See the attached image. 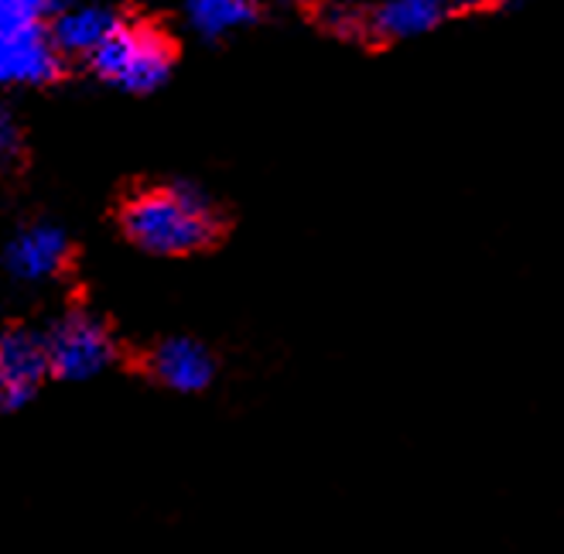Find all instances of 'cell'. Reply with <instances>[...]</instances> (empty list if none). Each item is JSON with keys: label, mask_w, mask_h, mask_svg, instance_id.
Instances as JSON below:
<instances>
[{"label": "cell", "mask_w": 564, "mask_h": 554, "mask_svg": "<svg viewBox=\"0 0 564 554\" xmlns=\"http://www.w3.org/2000/svg\"><path fill=\"white\" fill-rule=\"evenodd\" d=\"M120 226L130 243L154 257H185L213 247L223 216L206 188L169 182L130 195L120 209Z\"/></svg>", "instance_id": "cell-1"}, {"label": "cell", "mask_w": 564, "mask_h": 554, "mask_svg": "<svg viewBox=\"0 0 564 554\" xmlns=\"http://www.w3.org/2000/svg\"><path fill=\"white\" fill-rule=\"evenodd\" d=\"M93 73L123 93H154L175 69V45L151 21H123L117 35L93 58Z\"/></svg>", "instance_id": "cell-2"}, {"label": "cell", "mask_w": 564, "mask_h": 554, "mask_svg": "<svg viewBox=\"0 0 564 554\" xmlns=\"http://www.w3.org/2000/svg\"><path fill=\"white\" fill-rule=\"evenodd\" d=\"M45 349H48L52 377L69 383L93 380L104 370H110V363L117 360V343L110 329L89 312L62 315L45 336Z\"/></svg>", "instance_id": "cell-3"}, {"label": "cell", "mask_w": 564, "mask_h": 554, "mask_svg": "<svg viewBox=\"0 0 564 554\" xmlns=\"http://www.w3.org/2000/svg\"><path fill=\"white\" fill-rule=\"evenodd\" d=\"M45 336L31 329L0 333V411H18L39 394L48 377Z\"/></svg>", "instance_id": "cell-4"}, {"label": "cell", "mask_w": 564, "mask_h": 554, "mask_svg": "<svg viewBox=\"0 0 564 554\" xmlns=\"http://www.w3.org/2000/svg\"><path fill=\"white\" fill-rule=\"evenodd\" d=\"M65 260H69V237H65V230L55 222L24 226L4 250V264L11 278L28 281V284L55 278L65 268Z\"/></svg>", "instance_id": "cell-5"}, {"label": "cell", "mask_w": 564, "mask_h": 554, "mask_svg": "<svg viewBox=\"0 0 564 554\" xmlns=\"http://www.w3.org/2000/svg\"><path fill=\"white\" fill-rule=\"evenodd\" d=\"M455 14L458 4L448 0H380L370 4V42H414Z\"/></svg>", "instance_id": "cell-6"}, {"label": "cell", "mask_w": 564, "mask_h": 554, "mask_svg": "<svg viewBox=\"0 0 564 554\" xmlns=\"http://www.w3.org/2000/svg\"><path fill=\"white\" fill-rule=\"evenodd\" d=\"M151 377L175 390V394H198V390H206L216 377V360L213 352L195 343L188 336H172L164 339L151 349Z\"/></svg>", "instance_id": "cell-7"}, {"label": "cell", "mask_w": 564, "mask_h": 554, "mask_svg": "<svg viewBox=\"0 0 564 554\" xmlns=\"http://www.w3.org/2000/svg\"><path fill=\"white\" fill-rule=\"evenodd\" d=\"M58 48L45 28L0 35V86H45L58 76Z\"/></svg>", "instance_id": "cell-8"}, {"label": "cell", "mask_w": 564, "mask_h": 554, "mask_svg": "<svg viewBox=\"0 0 564 554\" xmlns=\"http://www.w3.org/2000/svg\"><path fill=\"white\" fill-rule=\"evenodd\" d=\"M120 24H123V18L107 4H76V8H62L55 14L48 35L62 55L93 58L117 35Z\"/></svg>", "instance_id": "cell-9"}, {"label": "cell", "mask_w": 564, "mask_h": 554, "mask_svg": "<svg viewBox=\"0 0 564 554\" xmlns=\"http://www.w3.org/2000/svg\"><path fill=\"white\" fill-rule=\"evenodd\" d=\"M185 24L206 42H226L240 35V31L253 28L263 14L253 0H188L182 8Z\"/></svg>", "instance_id": "cell-10"}, {"label": "cell", "mask_w": 564, "mask_h": 554, "mask_svg": "<svg viewBox=\"0 0 564 554\" xmlns=\"http://www.w3.org/2000/svg\"><path fill=\"white\" fill-rule=\"evenodd\" d=\"M318 28L343 42H370V4H322L315 11Z\"/></svg>", "instance_id": "cell-11"}, {"label": "cell", "mask_w": 564, "mask_h": 554, "mask_svg": "<svg viewBox=\"0 0 564 554\" xmlns=\"http://www.w3.org/2000/svg\"><path fill=\"white\" fill-rule=\"evenodd\" d=\"M62 8L48 0H0V35H18V31H35L55 21Z\"/></svg>", "instance_id": "cell-12"}, {"label": "cell", "mask_w": 564, "mask_h": 554, "mask_svg": "<svg viewBox=\"0 0 564 554\" xmlns=\"http://www.w3.org/2000/svg\"><path fill=\"white\" fill-rule=\"evenodd\" d=\"M14 148H18V127L4 110H0V157L11 154Z\"/></svg>", "instance_id": "cell-13"}]
</instances>
